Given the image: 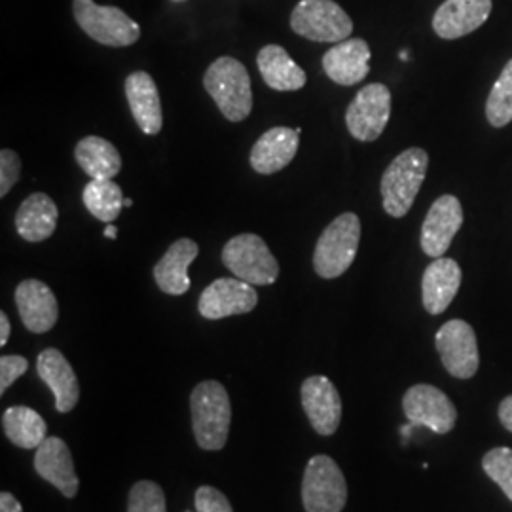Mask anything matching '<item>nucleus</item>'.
Masks as SVG:
<instances>
[{"label": "nucleus", "mask_w": 512, "mask_h": 512, "mask_svg": "<svg viewBox=\"0 0 512 512\" xmlns=\"http://www.w3.org/2000/svg\"><path fill=\"white\" fill-rule=\"evenodd\" d=\"M129 109L139 129L147 135H158L164 126L162 101L156 82L145 71H135L126 78Z\"/></svg>", "instance_id": "nucleus-21"}, {"label": "nucleus", "mask_w": 512, "mask_h": 512, "mask_svg": "<svg viewBox=\"0 0 512 512\" xmlns=\"http://www.w3.org/2000/svg\"><path fill=\"white\" fill-rule=\"evenodd\" d=\"M256 65L264 82L275 92H296L308 82L304 69H300L289 52L277 44L264 46L256 55Z\"/></svg>", "instance_id": "nucleus-24"}, {"label": "nucleus", "mask_w": 512, "mask_h": 512, "mask_svg": "<svg viewBox=\"0 0 512 512\" xmlns=\"http://www.w3.org/2000/svg\"><path fill=\"white\" fill-rule=\"evenodd\" d=\"M482 469L512 501V448L490 450L482 459Z\"/></svg>", "instance_id": "nucleus-30"}, {"label": "nucleus", "mask_w": 512, "mask_h": 512, "mask_svg": "<svg viewBox=\"0 0 512 512\" xmlns=\"http://www.w3.org/2000/svg\"><path fill=\"white\" fill-rule=\"evenodd\" d=\"M361 243V220L355 213H344L330 222L317 239L313 268L323 279L346 274Z\"/></svg>", "instance_id": "nucleus-4"}, {"label": "nucleus", "mask_w": 512, "mask_h": 512, "mask_svg": "<svg viewBox=\"0 0 512 512\" xmlns=\"http://www.w3.org/2000/svg\"><path fill=\"white\" fill-rule=\"evenodd\" d=\"M463 226V207L456 196L444 194L427 211L421 226V249L431 258H440L450 249Z\"/></svg>", "instance_id": "nucleus-13"}, {"label": "nucleus", "mask_w": 512, "mask_h": 512, "mask_svg": "<svg viewBox=\"0 0 512 512\" xmlns=\"http://www.w3.org/2000/svg\"><path fill=\"white\" fill-rule=\"evenodd\" d=\"M8 338H10V321H8V315L2 311L0 313V346H6Z\"/></svg>", "instance_id": "nucleus-37"}, {"label": "nucleus", "mask_w": 512, "mask_h": 512, "mask_svg": "<svg viewBox=\"0 0 512 512\" xmlns=\"http://www.w3.org/2000/svg\"><path fill=\"white\" fill-rule=\"evenodd\" d=\"M35 471L40 478L50 482L61 494L73 499L78 494V476L74 471L73 456L65 440L48 437L37 448Z\"/></svg>", "instance_id": "nucleus-20"}, {"label": "nucleus", "mask_w": 512, "mask_h": 512, "mask_svg": "<svg viewBox=\"0 0 512 512\" xmlns=\"http://www.w3.org/2000/svg\"><path fill=\"white\" fill-rule=\"evenodd\" d=\"M298 131L272 128L264 131L251 150V167L258 175H274L291 164L298 152Z\"/></svg>", "instance_id": "nucleus-23"}, {"label": "nucleus", "mask_w": 512, "mask_h": 512, "mask_svg": "<svg viewBox=\"0 0 512 512\" xmlns=\"http://www.w3.org/2000/svg\"><path fill=\"white\" fill-rule=\"evenodd\" d=\"M224 266L241 281L251 285H274L279 277V262L266 241L256 234H241L222 249Z\"/></svg>", "instance_id": "nucleus-6"}, {"label": "nucleus", "mask_w": 512, "mask_h": 512, "mask_svg": "<svg viewBox=\"0 0 512 512\" xmlns=\"http://www.w3.org/2000/svg\"><path fill=\"white\" fill-rule=\"evenodd\" d=\"M173 2H184V0H173Z\"/></svg>", "instance_id": "nucleus-40"}, {"label": "nucleus", "mask_w": 512, "mask_h": 512, "mask_svg": "<svg viewBox=\"0 0 512 512\" xmlns=\"http://www.w3.org/2000/svg\"><path fill=\"white\" fill-rule=\"evenodd\" d=\"M116 236H118V228L114 226V222H110L105 228V238L116 239Z\"/></svg>", "instance_id": "nucleus-38"}, {"label": "nucleus", "mask_w": 512, "mask_h": 512, "mask_svg": "<svg viewBox=\"0 0 512 512\" xmlns=\"http://www.w3.org/2000/svg\"><path fill=\"white\" fill-rule=\"evenodd\" d=\"M128 512H167L164 490L150 480H139L129 490Z\"/></svg>", "instance_id": "nucleus-31"}, {"label": "nucleus", "mask_w": 512, "mask_h": 512, "mask_svg": "<svg viewBox=\"0 0 512 512\" xmlns=\"http://www.w3.org/2000/svg\"><path fill=\"white\" fill-rule=\"evenodd\" d=\"M302 503L306 512H342L348 503V484L338 463L329 456L308 461L302 480Z\"/></svg>", "instance_id": "nucleus-8"}, {"label": "nucleus", "mask_w": 512, "mask_h": 512, "mask_svg": "<svg viewBox=\"0 0 512 512\" xmlns=\"http://www.w3.org/2000/svg\"><path fill=\"white\" fill-rule=\"evenodd\" d=\"M21 177V160L10 148H2L0 152V196L4 198Z\"/></svg>", "instance_id": "nucleus-32"}, {"label": "nucleus", "mask_w": 512, "mask_h": 512, "mask_svg": "<svg viewBox=\"0 0 512 512\" xmlns=\"http://www.w3.org/2000/svg\"><path fill=\"white\" fill-rule=\"evenodd\" d=\"M190 412L198 446L207 452L222 450L232 423V404L224 385L215 380L196 385L190 395Z\"/></svg>", "instance_id": "nucleus-1"}, {"label": "nucleus", "mask_w": 512, "mask_h": 512, "mask_svg": "<svg viewBox=\"0 0 512 512\" xmlns=\"http://www.w3.org/2000/svg\"><path fill=\"white\" fill-rule=\"evenodd\" d=\"M194 503L198 512H234L228 497L213 486L198 488Z\"/></svg>", "instance_id": "nucleus-33"}, {"label": "nucleus", "mask_w": 512, "mask_h": 512, "mask_svg": "<svg viewBox=\"0 0 512 512\" xmlns=\"http://www.w3.org/2000/svg\"><path fill=\"white\" fill-rule=\"evenodd\" d=\"M29 368V361L21 355H2L0 359V395L8 391V387L21 378Z\"/></svg>", "instance_id": "nucleus-34"}, {"label": "nucleus", "mask_w": 512, "mask_h": 512, "mask_svg": "<svg viewBox=\"0 0 512 512\" xmlns=\"http://www.w3.org/2000/svg\"><path fill=\"white\" fill-rule=\"evenodd\" d=\"M300 397H302L304 412L315 433L321 437L334 435L342 421V399L329 378L310 376L302 384Z\"/></svg>", "instance_id": "nucleus-14"}, {"label": "nucleus", "mask_w": 512, "mask_h": 512, "mask_svg": "<svg viewBox=\"0 0 512 512\" xmlns=\"http://www.w3.org/2000/svg\"><path fill=\"white\" fill-rule=\"evenodd\" d=\"M37 372L40 380L54 393L57 412H73L74 406L80 401V385L65 355L59 349H44L38 355Z\"/></svg>", "instance_id": "nucleus-18"}, {"label": "nucleus", "mask_w": 512, "mask_h": 512, "mask_svg": "<svg viewBox=\"0 0 512 512\" xmlns=\"http://www.w3.org/2000/svg\"><path fill=\"white\" fill-rule=\"evenodd\" d=\"M429 167V154L423 148L412 147L401 152L382 177V200L385 213L393 219H403L420 194Z\"/></svg>", "instance_id": "nucleus-3"}, {"label": "nucleus", "mask_w": 512, "mask_h": 512, "mask_svg": "<svg viewBox=\"0 0 512 512\" xmlns=\"http://www.w3.org/2000/svg\"><path fill=\"white\" fill-rule=\"evenodd\" d=\"M291 29L313 42H344L353 33V21L334 0H300L291 14Z\"/></svg>", "instance_id": "nucleus-7"}, {"label": "nucleus", "mask_w": 512, "mask_h": 512, "mask_svg": "<svg viewBox=\"0 0 512 512\" xmlns=\"http://www.w3.org/2000/svg\"><path fill=\"white\" fill-rule=\"evenodd\" d=\"M391 118V92L385 84H368L355 95L346 110V126L351 137L361 143L380 139Z\"/></svg>", "instance_id": "nucleus-9"}, {"label": "nucleus", "mask_w": 512, "mask_h": 512, "mask_svg": "<svg viewBox=\"0 0 512 512\" xmlns=\"http://www.w3.org/2000/svg\"><path fill=\"white\" fill-rule=\"evenodd\" d=\"M205 92L213 97L220 112L230 122H243L253 110L251 78L243 63L234 57H219L203 76Z\"/></svg>", "instance_id": "nucleus-2"}, {"label": "nucleus", "mask_w": 512, "mask_h": 512, "mask_svg": "<svg viewBox=\"0 0 512 512\" xmlns=\"http://www.w3.org/2000/svg\"><path fill=\"white\" fill-rule=\"evenodd\" d=\"M258 304L255 285L238 277L215 279L200 296V313L209 321H219L232 315L253 311Z\"/></svg>", "instance_id": "nucleus-12"}, {"label": "nucleus", "mask_w": 512, "mask_h": 512, "mask_svg": "<svg viewBox=\"0 0 512 512\" xmlns=\"http://www.w3.org/2000/svg\"><path fill=\"white\" fill-rule=\"evenodd\" d=\"M74 158L76 164L92 179H114L122 169L120 152L110 141L97 135L84 137L74 148Z\"/></svg>", "instance_id": "nucleus-26"}, {"label": "nucleus", "mask_w": 512, "mask_h": 512, "mask_svg": "<svg viewBox=\"0 0 512 512\" xmlns=\"http://www.w3.org/2000/svg\"><path fill=\"white\" fill-rule=\"evenodd\" d=\"M4 435L23 450H37L48 439V425L37 410L29 406H12L2 414Z\"/></svg>", "instance_id": "nucleus-27"}, {"label": "nucleus", "mask_w": 512, "mask_h": 512, "mask_svg": "<svg viewBox=\"0 0 512 512\" xmlns=\"http://www.w3.org/2000/svg\"><path fill=\"white\" fill-rule=\"evenodd\" d=\"M124 205H126V207H131V205H133V200H126V202H124Z\"/></svg>", "instance_id": "nucleus-39"}, {"label": "nucleus", "mask_w": 512, "mask_h": 512, "mask_svg": "<svg viewBox=\"0 0 512 512\" xmlns=\"http://www.w3.org/2000/svg\"><path fill=\"white\" fill-rule=\"evenodd\" d=\"M57 219L59 211L54 200L44 192H35L19 205L16 230L25 241L38 243L54 236Z\"/></svg>", "instance_id": "nucleus-25"}, {"label": "nucleus", "mask_w": 512, "mask_h": 512, "mask_svg": "<svg viewBox=\"0 0 512 512\" xmlns=\"http://www.w3.org/2000/svg\"><path fill=\"white\" fill-rule=\"evenodd\" d=\"M497 414H499L501 425H503L509 433H512V395L505 397V399L501 401Z\"/></svg>", "instance_id": "nucleus-35"}, {"label": "nucleus", "mask_w": 512, "mask_h": 512, "mask_svg": "<svg viewBox=\"0 0 512 512\" xmlns=\"http://www.w3.org/2000/svg\"><path fill=\"white\" fill-rule=\"evenodd\" d=\"M200 247L194 239H177L154 266V279L160 291L171 296H181L192 285L188 277V266L196 260Z\"/></svg>", "instance_id": "nucleus-22"}, {"label": "nucleus", "mask_w": 512, "mask_h": 512, "mask_svg": "<svg viewBox=\"0 0 512 512\" xmlns=\"http://www.w3.org/2000/svg\"><path fill=\"white\" fill-rule=\"evenodd\" d=\"M403 410L414 425H423L437 435L450 433L458 421L456 406L435 385H412L404 393Z\"/></svg>", "instance_id": "nucleus-11"}, {"label": "nucleus", "mask_w": 512, "mask_h": 512, "mask_svg": "<svg viewBox=\"0 0 512 512\" xmlns=\"http://www.w3.org/2000/svg\"><path fill=\"white\" fill-rule=\"evenodd\" d=\"M73 12L80 29L99 44L126 48L141 37V27L116 6H99L93 0H73Z\"/></svg>", "instance_id": "nucleus-5"}, {"label": "nucleus", "mask_w": 512, "mask_h": 512, "mask_svg": "<svg viewBox=\"0 0 512 512\" xmlns=\"http://www.w3.org/2000/svg\"><path fill=\"white\" fill-rule=\"evenodd\" d=\"M82 200L95 219L103 220L107 224L118 219L122 209L126 207L122 188L114 183V179H92L84 186Z\"/></svg>", "instance_id": "nucleus-28"}, {"label": "nucleus", "mask_w": 512, "mask_h": 512, "mask_svg": "<svg viewBox=\"0 0 512 512\" xmlns=\"http://www.w3.org/2000/svg\"><path fill=\"white\" fill-rule=\"evenodd\" d=\"M492 0H446L433 18V29L444 40H458L480 29L492 14Z\"/></svg>", "instance_id": "nucleus-15"}, {"label": "nucleus", "mask_w": 512, "mask_h": 512, "mask_svg": "<svg viewBox=\"0 0 512 512\" xmlns=\"http://www.w3.org/2000/svg\"><path fill=\"white\" fill-rule=\"evenodd\" d=\"M486 118L494 128H505L512 122V59L505 65L488 95Z\"/></svg>", "instance_id": "nucleus-29"}, {"label": "nucleus", "mask_w": 512, "mask_h": 512, "mask_svg": "<svg viewBox=\"0 0 512 512\" xmlns=\"http://www.w3.org/2000/svg\"><path fill=\"white\" fill-rule=\"evenodd\" d=\"M461 268L454 258H435L421 277L423 308L431 315H440L454 302L461 287Z\"/></svg>", "instance_id": "nucleus-17"}, {"label": "nucleus", "mask_w": 512, "mask_h": 512, "mask_svg": "<svg viewBox=\"0 0 512 512\" xmlns=\"http://www.w3.org/2000/svg\"><path fill=\"white\" fill-rule=\"evenodd\" d=\"M435 346L446 372L459 380H471L480 366L478 342L473 327L463 319H452L440 327Z\"/></svg>", "instance_id": "nucleus-10"}, {"label": "nucleus", "mask_w": 512, "mask_h": 512, "mask_svg": "<svg viewBox=\"0 0 512 512\" xmlns=\"http://www.w3.org/2000/svg\"><path fill=\"white\" fill-rule=\"evenodd\" d=\"M370 46L363 38H348L323 55V69L334 84L353 86L370 73Z\"/></svg>", "instance_id": "nucleus-19"}, {"label": "nucleus", "mask_w": 512, "mask_h": 512, "mask_svg": "<svg viewBox=\"0 0 512 512\" xmlns=\"http://www.w3.org/2000/svg\"><path fill=\"white\" fill-rule=\"evenodd\" d=\"M16 306L27 330L35 334H44L54 329L59 317V308L54 291L46 283L38 279L21 281L16 289Z\"/></svg>", "instance_id": "nucleus-16"}, {"label": "nucleus", "mask_w": 512, "mask_h": 512, "mask_svg": "<svg viewBox=\"0 0 512 512\" xmlns=\"http://www.w3.org/2000/svg\"><path fill=\"white\" fill-rule=\"evenodd\" d=\"M0 512H23L18 499L8 492L0 494Z\"/></svg>", "instance_id": "nucleus-36"}]
</instances>
